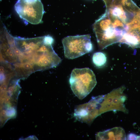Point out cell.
Here are the masks:
<instances>
[{"instance_id": "52a82bcc", "label": "cell", "mask_w": 140, "mask_h": 140, "mask_svg": "<svg viewBox=\"0 0 140 140\" xmlns=\"http://www.w3.org/2000/svg\"><path fill=\"white\" fill-rule=\"evenodd\" d=\"M125 89V87L122 86L103 95L102 105L103 113L110 111H120L128 113V110L124 105L127 98L123 93Z\"/></svg>"}, {"instance_id": "6da1fadb", "label": "cell", "mask_w": 140, "mask_h": 140, "mask_svg": "<svg viewBox=\"0 0 140 140\" xmlns=\"http://www.w3.org/2000/svg\"><path fill=\"white\" fill-rule=\"evenodd\" d=\"M10 37L7 61L20 79L36 71L55 67L61 62L52 47L53 41L46 36L31 38L11 35Z\"/></svg>"}, {"instance_id": "5b68a950", "label": "cell", "mask_w": 140, "mask_h": 140, "mask_svg": "<svg viewBox=\"0 0 140 140\" xmlns=\"http://www.w3.org/2000/svg\"><path fill=\"white\" fill-rule=\"evenodd\" d=\"M15 9L20 17L26 22L34 24L42 22L44 11L40 0H18Z\"/></svg>"}, {"instance_id": "30bf717a", "label": "cell", "mask_w": 140, "mask_h": 140, "mask_svg": "<svg viewBox=\"0 0 140 140\" xmlns=\"http://www.w3.org/2000/svg\"><path fill=\"white\" fill-rule=\"evenodd\" d=\"M137 136L135 134L130 133L127 136V139L128 140H136Z\"/></svg>"}, {"instance_id": "3957f363", "label": "cell", "mask_w": 140, "mask_h": 140, "mask_svg": "<svg viewBox=\"0 0 140 140\" xmlns=\"http://www.w3.org/2000/svg\"><path fill=\"white\" fill-rule=\"evenodd\" d=\"M69 82L73 93L80 100L89 94L97 84L95 74L88 68L73 69Z\"/></svg>"}, {"instance_id": "ba28073f", "label": "cell", "mask_w": 140, "mask_h": 140, "mask_svg": "<svg viewBox=\"0 0 140 140\" xmlns=\"http://www.w3.org/2000/svg\"><path fill=\"white\" fill-rule=\"evenodd\" d=\"M96 140H125V132L121 127H115L99 132L96 135Z\"/></svg>"}, {"instance_id": "7a4b0ae2", "label": "cell", "mask_w": 140, "mask_h": 140, "mask_svg": "<svg viewBox=\"0 0 140 140\" xmlns=\"http://www.w3.org/2000/svg\"><path fill=\"white\" fill-rule=\"evenodd\" d=\"M125 24L106 10L93 25L99 48L102 50L119 43L125 32Z\"/></svg>"}, {"instance_id": "277c9868", "label": "cell", "mask_w": 140, "mask_h": 140, "mask_svg": "<svg viewBox=\"0 0 140 140\" xmlns=\"http://www.w3.org/2000/svg\"><path fill=\"white\" fill-rule=\"evenodd\" d=\"M89 34L68 36L62 40L65 58L73 59L91 52L93 46Z\"/></svg>"}, {"instance_id": "9c48e42d", "label": "cell", "mask_w": 140, "mask_h": 140, "mask_svg": "<svg viewBox=\"0 0 140 140\" xmlns=\"http://www.w3.org/2000/svg\"><path fill=\"white\" fill-rule=\"evenodd\" d=\"M93 62L97 68H101L104 66L107 62V57L103 53L98 52L94 53L92 57Z\"/></svg>"}, {"instance_id": "8fae6325", "label": "cell", "mask_w": 140, "mask_h": 140, "mask_svg": "<svg viewBox=\"0 0 140 140\" xmlns=\"http://www.w3.org/2000/svg\"><path fill=\"white\" fill-rule=\"evenodd\" d=\"M136 140H140V136H137Z\"/></svg>"}, {"instance_id": "8992f818", "label": "cell", "mask_w": 140, "mask_h": 140, "mask_svg": "<svg viewBox=\"0 0 140 140\" xmlns=\"http://www.w3.org/2000/svg\"><path fill=\"white\" fill-rule=\"evenodd\" d=\"M102 98V95L93 97L88 102L76 106L74 117L82 122L91 123L97 117L103 113Z\"/></svg>"}]
</instances>
